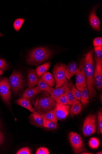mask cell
<instances>
[{"label": "cell", "instance_id": "1", "mask_svg": "<svg viewBox=\"0 0 102 154\" xmlns=\"http://www.w3.org/2000/svg\"><path fill=\"white\" fill-rule=\"evenodd\" d=\"M80 64L81 65L85 76L86 86L91 100L97 96L95 83V64L94 58V51L92 49L83 55Z\"/></svg>", "mask_w": 102, "mask_h": 154}, {"label": "cell", "instance_id": "2", "mask_svg": "<svg viewBox=\"0 0 102 154\" xmlns=\"http://www.w3.org/2000/svg\"><path fill=\"white\" fill-rule=\"evenodd\" d=\"M52 54L51 52L44 48H39L32 51L29 54L27 63L30 65L39 64L48 59Z\"/></svg>", "mask_w": 102, "mask_h": 154}, {"label": "cell", "instance_id": "3", "mask_svg": "<svg viewBox=\"0 0 102 154\" xmlns=\"http://www.w3.org/2000/svg\"><path fill=\"white\" fill-rule=\"evenodd\" d=\"M66 64L62 63L58 64L55 67L53 75L56 82L55 88L61 86L68 80L66 75Z\"/></svg>", "mask_w": 102, "mask_h": 154}, {"label": "cell", "instance_id": "4", "mask_svg": "<svg viewBox=\"0 0 102 154\" xmlns=\"http://www.w3.org/2000/svg\"><path fill=\"white\" fill-rule=\"evenodd\" d=\"M55 105V102L51 96L44 97L39 100L37 110L41 115L45 114L53 109Z\"/></svg>", "mask_w": 102, "mask_h": 154}, {"label": "cell", "instance_id": "5", "mask_svg": "<svg viewBox=\"0 0 102 154\" xmlns=\"http://www.w3.org/2000/svg\"><path fill=\"white\" fill-rule=\"evenodd\" d=\"M96 116L95 114L90 115L86 118L83 125V133L86 136H88L95 133L96 131Z\"/></svg>", "mask_w": 102, "mask_h": 154}, {"label": "cell", "instance_id": "6", "mask_svg": "<svg viewBox=\"0 0 102 154\" xmlns=\"http://www.w3.org/2000/svg\"><path fill=\"white\" fill-rule=\"evenodd\" d=\"M11 90L17 93L23 88V79L22 74L18 72L14 71L9 79Z\"/></svg>", "mask_w": 102, "mask_h": 154}, {"label": "cell", "instance_id": "7", "mask_svg": "<svg viewBox=\"0 0 102 154\" xmlns=\"http://www.w3.org/2000/svg\"><path fill=\"white\" fill-rule=\"evenodd\" d=\"M69 139L75 153H79L86 150L83 140L78 134L71 132L69 134Z\"/></svg>", "mask_w": 102, "mask_h": 154}, {"label": "cell", "instance_id": "8", "mask_svg": "<svg viewBox=\"0 0 102 154\" xmlns=\"http://www.w3.org/2000/svg\"><path fill=\"white\" fill-rule=\"evenodd\" d=\"M8 79L4 78L0 80V94L4 101L7 104H10L11 93Z\"/></svg>", "mask_w": 102, "mask_h": 154}, {"label": "cell", "instance_id": "9", "mask_svg": "<svg viewBox=\"0 0 102 154\" xmlns=\"http://www.w3.org/2000/svg\"><path fill=\"white\" fill-rule=\"evenodd\" d=\"M70 108L69 105L56 103L53 110L57 119L60 120L66 119L69 114Z\"/></svg>", "mask_w": 102, "mask_h": 154}, {"label": "cell", "instance_id": "10", "mask_svg": "<svg viewBox=\"0 0 102 154\" xmlns=\"http://www.w3.org/2000/svg\"><path fill=\"white\" fill-rule=\"evenodd\" d=\"M95 61V86L98 90L101 91L102 89V61Z\"/></svg>", "mask_w": 102, "mask_h": 154}, {"label": "cell", "instance_id": "11", "mask_svg": "<svg viewBox=\"0 0 102 154\" xmlns=\"http://www.w3.org/2000/svg\"><path fill=\"white\" fill-rule=\"evenodd\" d=\"M76 75V87L81 91L86 86V85L84 74L80 64L78 67Z\"/></svg>", "mask_w": 102, "mask_h": 154}, {"label": "cell", "instance_id": "12", "mask_svg": "<svg viewBox=\"0 0 102 154\" xmlns=\"http://www.w3.org/2000/svg\"><path fill=\"white\" fill-rule=\"evenodd\" d=\"M72 84L70 80L65 82L61 86L54 89L49 94L54 100L67 92Z\"/></svg>", "mask_w": 102, "mask_h": 154}, {"label": "cell", "instance_id": "13", "mask_svg": "<svg viewBox=\"0 0 102 154\" xmlns=\"http://www.w3.org/2000/svg\"><path fill=\"white\" fill-rule=\"evenodd\" d=\"M97 7L98 6H96L92 11L89 16V20L93 29L96 31H100L101 30L100 21L96 13Z\"/></svg>", "mask_w": 102, "mask_h": 154}, {"label": "cell", "instance_id": "14", "mask_svg": "<svg viewBox=\"0 0 102 154\" xmlns=\"http://www.w3.org/2000/svg\"><path fill=\"white\" fill-rule=\"evenodd\" d=\"M29 119L31 124L36 127L42 128L43 117L38 112L35 111L29 117Z\"/></svg>", "mask_w": 102, "mask_h": 154}, {"label": "cell", "instance_id": "15", "mask_svg": "<svg viewBox=\"0 0 102 154\" xmlns=\"http://www.w3.org/2000/svg\"><path fill=\"white\" fill-rule=\"evenodd\" d=\"M28 87L29 88H34L37 85L39 78L35 70L32 69L28 72Z\"/></svg>", "mask_w": 102, "mask_h": 154}, {"label": "cell", "instance_id": "16", "mask_svg": "<svg viewBox=\"0 0 102 154\" xmlns=\"http://www.w3.org/2000/svg\"><path fill=\"white\" fill-rule=\"evenodd\" d=\"M78 66L75 62L69 64L66 69V75L67 79L70 80L73 76L76 75Z\"/></svg>", "mask_w": 102, "mask_h": 154}, {"label": "cell", "instance_id": "17", "mask_svg": "<svg viewBox=\"0 0 102 154\" xmlns=\"http://www.w3.org/2000/svg\"><path fill=\"white\" fill-rule=\"evenodd\" d=\"M42 92L37 87L32 88H27L22 96L21 98L28 100L36 94Z\"/></svg>", "mask_w": 102, "mask_h": 154}, {"label": "cell", "instance_id": "18", "mask_svg": "<svg viewBox=\"0 0 102 154\" xmlns=\"http://www.w3.org/2000/svg\"><path fill=\"white\" fill-rule=\"evenodd\" d=\"M71 106L70 113L71 117L72 118L80 113L82 109V107L81 102L79 100Z\"/></svg>", "mask_w": 102, "mask_h": 154}, {"label": "cell", "instance_id": "19", "mask_svg": "<svg viewBox=\"0 0 102 154\" xmlns=\"http://www.w3.org/2000/svg\"><path fill=\"white\" fill-rule=\"evenodd\" d=\"M37 87L42 91H47L49 94L54 89L50 86L45 81L42 80L40 78L37 84Z\"/></svg>", "mask_w": 102, "mask_h": 154}, {"label": "cell", "instance_id": "20", "mask_svg": "<svg viewBox=\"0 0 102 154\" xmlns=\"http://www.w3.org/2000/svg\"><path fill=\"white\" fill-rule=\"evenodd\" d=\"M41 78L51 87H54L56 85L55 81L53 76L49 72H46L43 74L41 76Z\"/></svg>", "mask_w": 102, "mask_h": 154}, {"label": "cell", "instance_id": "21", "mask_svg": "<svg viewBox=\"0 0 102 154\" xmlns=\"http://www.w3.org/2000/svg\"><path fill=\"white\" fill-rule=\"evenodd\" d=\"M17 103L30 110L32 113L35 111V109L31 105L30 100L28 99L21 98L17 101Z\"/></svg>", "mask_w": 102, "mask_h": 154}, {"label": "cell", "instance_id": "22", "mask_svg": "<svg viewBox=\"0 0 102 154\" xmlns=\"http://www.w3.org/2000/svg\"><path fill=\"white\" fill-rule=\"evenodd\" d=\"M81 92V103L83 105L85 106L89 102V95L87 86L82 89Z\"/></svg>", "mask_w": 102, "mask_h": 154}, {"label": "cell", "instance_id": "23", "mask_svg": "<svg viewBox=\"0 0 102 154\" xmlns=\"http://www.w3.org/2000/svg\"><path fill=\"white\" fill-rule=\"evenodd\" d=\"M50 62H48L38 67L36 69V72L39 77L46 72L49 69Z\"/></svg>", "mask_w": 102, "mask_h": 154}, {"label": "cell", "instance_id": "24", "mask_svg": "<svg viewBox=\"0 0 102 154\" xmlns=\"http://www.w3.org/2000/svg\"><path fill=\"white\" fill-rule=\"evenodd\" d=\"M42 125L44 127L51 129H56L58 125L57 122L50 121L43 117Z\"/></svg>", "mask_w": 102, "mask_h": 154}, {"label": "cell", "instance_id": "25", "mask_svg": "<svg viewBox=\"0 0 102 154\" xmlns=\"http://www.w3.org/2000/svg\"><path fill=\"white\" fill-rule=\"evenodd\" d=\"M43 117L54 122H57V119L53 109L45 114L41 115Z\"/></svg>", "mask_w": 102, "mask_h": 154}, {"label": "cell", "instance_id": "26", "mask_svg": "<svg viewBox=\"0 0 102 154\" xmlns=\"http://www.w3.org/2000/svg\"><path fill=\"white\" fill-rule=\"evenodd\" d=\"M67 92L54 99L56 103L68 105V102L66 95Z\"/></svg>", "mask_w": 102, "mask_h": 154}, {"label": "cell", "instance_id": "27", "mask_svg": "<svg viewBox=\"0 0 102 154\" xmlns=\"http://www.w3.org/2000/svg\"><path fill=\"white\" fill-rule=\"evenodd\" d=\"M71 91L75 98L79 100H80L81 97V92L76 88L73 84H72L70 87Z\"/></svg>", "mask_w": 102, "mask_h": 154}, {"label": "cell", "instance_id": "28", "mask_svg": "<svg viewBox=\"0 0 102 154\" xmlns=\"http://www.w3.org/2000/svg\"><path fill=\"white\" fill-rule=\"evenodd\" d=\"M95 61H102V47H95Z\"/></svg>", "mask_w": 102, "mask_h": 154}, {"label": "cell", "instance_id": "29", "mask_svg": "<svg viewBox=\"0 0 102 154\" xmlns=\"http://www.w3.org/2000/svg\"><path fill=\"white\" fill-rule=\"evenodd\" d=\"M66 95L68 102V105H71L72 104H73L78 100L75 98L70 88L67 92Z\"/></svg>", "mask_w": 102, "mask_h": 154}, {"label": "cell", "instance_id": "30", "mask_svg": "<svg viewBox=\"0 0 102 154\" xmlns=\"http://www.w3.org/2000/svg\"><path fill=\"white\" fill-rule=\"evenodd\" d=\"M25 20L22 18H19L14 21L13 27L14 29L17 31H19L20 29L24 22Z\"/></svg>", "mask_w": 102, "mask_h": 154}, {"label": "cell", "instance_id": "31", "mask_svg": "<svg viewBox=\"0 0 102 154\" xmlns=\"http://www.w3.org/2000/svg\"><path fill=\"white\" fill-rule=\"evenodd\" d=\"M98 128V133L102 134V113L100 111L98 113L97 117Z\"/></svg>", "mask_w": 102, "mask_h": 154}, {"label": "cell", "instance_id": "32", "mask_svg": "<svg viewBox=\"0 0 102 154\" xmlns=\"http://www.w3.org/2000/svg\"><path fill=\"white\" fill-rule=\"evenodd\" d=\"M89 145L92 148L96 149L98 147L99 145V142L98 139L97 138H92L90 140Z\"/></svg>", "mask_w": 102, "mask_h": 154}, {"label": "cell", "instance_id": "33", "mask_svg": "<svg viewBox=\"0 0 102 154\" xmlns=\"http://www.w3.org/2000/svg\"><path fill=\"white\" fill-rule=\"evenodd\" d=\"M93 46L95 47H102V38L98 37L95 38L93 42Z\"/></svg>", "mask_w": 102, "mask_h": 154}, {"label": "cell", "instance_id": "34", "mask_svg": "<svg viewBox=\"0 0 102 154\" xmlns=\"http://www.w3.org/2000/svg\"><path fill=\"white\" fill-rule=\"evenodd\" d=\"M36 154H49V152L48 149L45 147H41L37 150Z\"/></svg>", "mask_w": 102, "mask_h": 154}, {"label": "cell", "instance_id": "35", "mask_svg": "<svg viewBox=\"0 0 102 154\" xmlns=\"http://www.w3.org/2000/svg\"><path fill=\"white\" fill-rule=\"evenodd\" d=\"M17 154H31V152L30 149L28 147H24L20 149L17 152Z\"/></svg>", "mask_w": 102, "mask_h": 154}, {"label": "cell", "instance_id": "36", "mask_svg": "<svg viewBox=\"0 0 102 154\" xmlns=\"http://www.w3.org/2000/svg\"><path fill=\"white\" fill-rule=\"evenodd\" d=\"M7 66L8 65L4 60L0 59V70L5 71L7 68Z\"/></svg>", "mask_w": 102, "mask_h": 154}, {"label": "cell", "instance_id": "37", "mask_svg": "<svg viewBox=\"0 0 102 154\" xmlns=\"http://www.w3.org/2000/svg\"><path fill=\"white\" fill-rule=\"evenodd\" d=\"M3 136L2 133L0 131V145L3 142Z\"/></svg>", "mask_w": 102, "mask_h": 154}, {"label": "cell", "instance_id": "38", "mask_svg": "<svg viewBox=\"0 0 102 154\" xmlns=\"http://www.w3.org/2000/svg\"><path fill=\"white\" fill-rule=\"evenodd\" d=\"M3 74V72L1 70H0V75H1Z\"/></svg>", "mask_w": 102, "mask_h": 154}, {"label": "cell", "instance_id": "39", "mask_svg": "<svg viewBox=\"0 0 102 154\" xmlns=\"http://www.w3.org/2000/svg\"><path fill=\"white\" fill-rule=\"evenodd\" d=\"M96 154H102V151H101L100 152H97Z\"/></svg>", "mask_w": 102, "mask_h": 154}, {"label": "cell", "instance_id": "40", "mask_svg": "<svg viewBox=\"0 0 102 154\" xmlns=\"http://www.w3.org/2000/svg\"><path fill=\"white\" fill-rule=\"evenodd\" d=\"M2 127V124H1V122H0V129H1Z\"/></svg>", "mask_w": 102, "mask_h": 154}, {"label": "cell", "instance_id": "41", "mask_svg": "<svg viewBox=\"0 0 102 154\" xmlns=\"http://www.w3.org/2000/svg\"><path fill=\"white\" fill-rule=\"evenodd\" d=\"M81 154H92L91 153H90V152H84V153H81Z\"/></svg>", "mask_w": 102, "mask_h": 154}, {"label": "cell", "instance_id": "42", "mask_svg": "<svg viewBox=\"0 0 102 154\" xmlns=\"http://www.w3.org/2000/svg\"><path fill=\"white\" fill-rule=\"evenodd\" d=\"M1 36V34H0V36Z\"/></svg>", "mask_w": 102, "mask_h": 154}]
</instances>
